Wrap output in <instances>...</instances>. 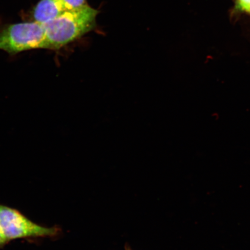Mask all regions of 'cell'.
<instances>
[{
	"instance_id": "4",
	"label": "cell",
	"mask_w": 250,
	"mask_h": 250,
	"mask_svg": "<svg viewBox=\"0 0 250 250\" xmlns=\"http://www.w3.org/2000/svg\"><path fill=\"white\" fill-rule=\"evenodd\" d=\"M65 11L62 0H40L34 9V21L45 24Z\"/></svg>"
},
{
	"instance_id": "5",
	"label": "cell",
	"mask_w": 250,
	"mask_h": 250,
	"mask_svg": "<svg viewBox=\"0 0 250 250\" xmlns=\"http://www.w3.org/2000/svg\"><path fill=\"white\" fill-rule=\"evenodd\" d=\"M65 11L76 10L88 5L86 0H62Z\"/></svg>"
},
{
	"instance_id": "3",
	"label": "cell",
	"mask_w": 250,
	"mask_h": 250,
	"mask_svg": "<svg viewBox=\"0 0 250 250\" xmlns=\"http://www.w3.org/2000/svg\"><path fill=\"white\" fill-rule=\"evenodd\" d=\"M0 229L8 242L17 239L55 237L60 229L58 227L41 226L15 209L0 205Z\"/></svg>"
},
{
	"instance_id": "2",
	"label": "cell",
	"mask_w": 250,
	"mask_h": 250,
	"mask_svg": "<svg viewBox=\"0 0 250 250\" xmlns=\"http://www.w3.org/2000/svg\"><path fill=\"white\" fill-rule=\"evenodd\" d=\"M45 49L44 27L33 21L9 24L0 32V50L10 55L31 49Z\"/></svg>"
},
{
	"instance_id": "8",
	"label": "cell",
	"mask_w": 250,
	"mask_h": 250,
	"mask_svg": "<svg viewBox=\"0 0 250 250\" xmlns=\"http://www.w3.org/2000/svg\"><path fill=\"white\" fill-rule=\"evenodd\" d=\"M126 250H131L129 248H126Z\"/></svg>"
},
{
	"instance_id": "1",
	"label": "cell",
	"mask_w": 250,
	"mask_h": 250,
	"mask_svg": "<svg viewBox=\"0 0 250 250\" xmlns=\"http://www.w3.org/2000/svg\"><path fill=\"white\" fill-rule=\"evenodd\" d=\"M99 11L90 6L65 11L49 22L42 24L45 49L58 50L95 29Z\"/></svg>"
},
{
	"instance_id": "7",
	"label": "cell",
	"mask_w": 250,
	"mask_h": 250,
	"mask_svg": "<svg viewBox=\"0 0 250 250\" xmlns=\"http://www.w3.org/2000/svg\"><path fill=\"white\" fill-rule=\"evenodd\" d=\"M7 243V239H5L4 234H3L1 229H0V248L4 246Z\"/></svg>"
},
{
	"instance_id": "6",
	"label": "cell",
	"mask_w": 250,
	"mask_h": 250,
	"mask_svg": "<svg viewBox=\"0 0 250 250\" xmlns=\"http://www.w3.org/2000/svg\"><path fill=\"white\" fill-rule=\"evenodd\" d=\"M236 2L241 10L250 14V0H236Z\"/></svg>"
}]
</instances>
